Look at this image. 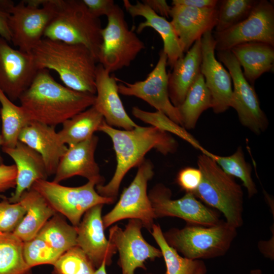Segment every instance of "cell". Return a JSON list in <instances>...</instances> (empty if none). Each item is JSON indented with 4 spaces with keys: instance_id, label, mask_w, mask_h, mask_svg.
Instances as JSON below:
<instances>
[{
    "instance_id": "obj_1",
    "label": "cell",
    "mask_w": 274,
    "mask_h": 274,
    "mask_svg": "<svg viewBox=\"0 0 274 274\" xmlns=\"http://www.w3.org/2000/svg\"><path fill=\"white\" fill-rule=\"evenodd\" d=\"M98 131L107 134L112 140L116 167L109 182L105 185H96L95 189L100 195L115 200L124 177L145 159L148 152L155 149L167 155L174 153L178 149V143L169 133L153 126L138 125L131 130H123L116 129L104 120Z\"/></svg>"
},
{
    "instance_id": "obj_2",
    "label": "cell",
    "mask_w": 274,
    "mask_h": 274,
    "mask_svg": "<svg viewBox=\"0 0 274 274\" xmlns=\"http://www.w3.org/2000/svg\"><path fill=\"white\" fill-rule=\"evenodd\" d=\"M19 100L31 121L55 127L93 106L95 95L63 86L41 69Z\"/></svg>"
},
{
    "instance_id": "obj_3",
    "label": "cell",
    "mask_w": 274,
    "mask_h": 274,
    "mask_svg": "<svg viewBox=\"0 0 274 274\" xmlns=\"http://www.w3.org/2000/svg\"><path fill=\"white\" fill-rule=\"evenodd\" d=\"M31 54L38 70H53L66 87L95 95L97 61L86 47L43 38Z\"/></svg>"
},
{
    "instance_id": "obj_4",
    "label": "cell",
    "mask_w": 274,
    "mask_h": 274,
    "mask_svg": "<svg viewBox=\"0 0 274 274\" xmlns=\"http://www.w3.org/2000/svg\"><path fill=\"white\" fill-rule=\"evenodd\" d=\"M197 165L202 178L194 195L209 207L221 212L230 226L236 229L242 226L244 193L241 186L204 154L198 156Z\"/></svg>"
},
{
    "instance_id": "obj_5",
    "label": "cell",
    "mask_w": 274,
    "mask_h": 274,
    "mask_svg": "<svg viewBox=\"0 0 274 274\" xmlns=\"http://www.w3.org/2000/svg\"><path fill=\"white\" fill-rule=\"evenodd\" d=\"M54 15L43 38L79 44L88 48L97 61L102 27L82 0H55Z\"/></svg>"
},
{
    "instance_id": "obj_6",
    "label": "cell",
    "mask_w": 274,
    "mask_h": 274,
    "mask_svg": "<svg viewBox=\"0 0 274 274\" xmlns=\"http://www.w3.org/2000/svg\"><path fill=\"white\" fill-rule=\"evenodd\" d=\"M236 234V229L222 220L213 226L187 223L163 233L169 245L183 257L200 260L224 255Z\"/></svg>"
},
{
    "instance_id": "obj_7",
    "label": "cell",
    "mask_w": 274,
    "mask_h": 274,
    "mask_svg": "<svg viewBox=\"0 0 274 274\" xmlns=\"http://www.w3.org/2000/svg\"><path fill=\"white\" fill-rule=\"evenodd\" d=\"M0 8L9 14L8 25L11 42L19 50L31 53L44 37L55 12V0H25L15 5L11 1H0Z\"/></svg>"
},
{
    "instance_id": "obj_8",
    "label": "cell",
    "mask_w": 274,
    "mask_h": 274,
    "mask_svg": "<svg viewBox=\"0 0 274 274\" xmlns=\"http://www.w3.org/2000/svg\"><path fill=\"white\" fill-rule=\"evenodd\" d=\"M107 17V24L101 31L97 62L111 73L129 66L145 45L134 30L129 28L124 12L118 5Z\"/></svg>"
},
{
    "instance_id": "obj_9",
    "label": "cell",
    "mask_w": 274,
    "mask_h": 274,
    "mask_svg": "<svg viewBox=\"0 0 274 274\" xmlns=\"http://www.w3.org/2000/svg\"><path fill=\"white\" fill-rule=\"evenodd\" d=\"M97 183L88 182L78 187H67L47 180L37 181L31 188L38 192L57 213L65 216L77 227L82 217L91 208L99 204H111L112 198L100 195L96 191Z\"/></svg>"
},
{
    "instance_id": "obj_10",
    "label": "cell",
    "mask_w": 274,
    "mask_h": 274,
    "mask_svg": "<svg viewBox=\"0 0 274 274\" xmlns=\"http://www.w3.org/2000/svg\"><path fill=\"white\" fill-rule=\"evenodd\" d=\"M138 167L135 177L123 189L116 204L102 217L105 229L120 220L134 219L151 232L156 218L147 193V185L154 175L153 165L145 159Z\"/></svg>"
},
{
    "instance_id": "obj_11",
    "label": "cell",
    "mask_w": 274,
    "mask_h": 274,
    "mask_svg": "<svg viewBox=\"0 0 274 274\" xmlns=\"http://www.w3.org/2000/svg\"><path fill=\"white\" fill-rule=\"evenodd\" d=\"M217 56L231 77L233 89L230 107L236 111L243 126L255 134H260L267 129L268 121L253 86L244 77L239 63L230 50L217 51Z\"/></svg>"
},
{
    "instance_id": "obj_12",
    "label": "cell",
    "mask_w": 274,
    "mask_h": 274,
    "mask_svg": "<svg viewBox=\"0 0 274 274\" xmlns=\"http://www.w3.org/2000/svg\"><path fill=\"white\" fill-rule=\"evenodd\" d=\"M217 51L230 50L248 42H262L274 46V6L267 0H258L244 20L221 32H214Z\"/></svg>"
},
{
    "instance_id": "obj_13",
    "label": "cell",
    "mask_w": 274,
    "mask_h": 274,
    "mask_svg": "<svg viewBox=\"0 0 274 274\" xmlns=\"http://www.w3.org/2000/svg\"><path fill=\"white\" fill-rule=\"evenodd\" d=\"M167 61V55L161 50L156 65L145 80L128 83L117 79L120 82L118 92L141 98L182 126L178 109L172 104L169 97Z\"/></svg>"
},
{
    "instance_id": "obj_14",
    "label": "cell",
    "mask_w": 274,
    "mask_h": 274,
    "mask_svg": "<svg viewBox=\"0 0 274 274\" xmlns=\"http://www.w3.org/2000/svg\"><path fill=\"white\" fill-rule=\"evenodd\" d=\"M155 218L175 217L188 224L213 226L221 220L218 213L199 200L193 194L186 193L181 198H172L170 190L158 184L148 194Z\"/></svg>"
},
{
    "instance_id": "obj_15",
    "label": "cell",
    "mask_w": 274,
    "mask_h": 274,
    "mask_svg": "<svg viewBox=\"0 0 274 274\" xmlns=\"http://www.w3.org/2000/svg\"><path fill=\"white\" fill-rule=\"evenodd\" d=\"M143 225L138 219H129L124 230L117 225L110 228L109 240L119 252V265L122 274H134L136 268L146 269L145 261L162 256L160 249L150 245L144 238Z\"/></svg>"
},
{
    "instance_id": "obj_16",
    "label": "cell",
    "mask_w": 274,
    "mask_h": 274,
    "mask_svg": "<svg viewBox=\"0 0 274 274\" xmlns=\"http://www.w3.org/2000/svg\"><path fill=\"white\" fill-rule=\"evenodd\" d=\"M38 70L31 53L14 49L0 37V88L11 101L19 99Z\"/></svg>"
},
{
    "instance_id": "obj_17",
    "label": "cell",
    "mask_w": 274,
    "mask_h": 274,
    "mask_svg": "<svg viewBox=\"0 0 274 274\" xmlns=\"http://www.w3.org/2000/svg\"><path fill=\"white\" fill-rule=\"evenodd\" d=\"M200 73L211 94L212 109L216 114L225 112L230 107L232 94V79L228 71L215 57L216 42L212 31L200 38Z\"/></svg>"
},
{
    "instance_id": "obj_18",
    "label": "cell",
    "mask_w": 274,
    "mask_h": 274,
    "mask_svg": "<svg viewBox=\"0 0 274 274\" xmlns=\"http://www.w3.org/2000/svg\"><path fill=\"white\" fill-rule=\"evenodd\" d=\"M103 205L97 204L89 209L77 226V246L96 268L104 261L106 265H110L117 252L115 247L105 236L101 217Z\"/></svg>"
},
{
    "instance_id": "obj_19",
    "label": "cell",
    "mask_w": 274,
    "mask_h": 274,
    "mask_svg": "<svg viewBox=\"0 0 274 274\" xmlns=\"http://www.w3.org/2000/svg\"><path fill=\"white\" fill-rule=\"evenodd\" d=\"M169 16L172 17L170 23L184 53L206 32L212 31L215 27L217 21L218 7L197 8L174 5L171 6Z\"/></svg>"
},
{
    "instance_id": "obj_20",
    "label": "cell",
    "mask_w": 274,
    "mask_h": 274,
    "mask_svg": "<svg viewBox=\"0 0 274 274\" xmlns=\"http://www.w3.org/2000/svg\"><path fill=\"white\" fill-rule=\"evenodd\" d=\"M98 142V138L94 134L83 142L69 146L59 161L53 182L59 183L80 176L95 181L97 185L104 184L105 179L94 158Z\"/></svg>"
},
{
    "instance_id": "obj_21",
    "label": "cell",
    "mask_w": 274,
    "mask_h": 274,
    "mask_svg": "<svg viewBox=\"0 0 274 274\" xmlns=\"http://www.w3.org/2000/svg\"><path fill=\"white\" fill-rule=\"evenodd\" d=\"M94 106L112 127L131 130L137 125L126 113L119 96L116 78L100 64L96 66Z\"/></svg>"
},
{
    "instance_id": "obj_22",
    "label": "cell",
    "mask_w": 274,
    "mask_h": 274,
    "mask_svg": "<svg viewBox=\"0 0 274 274\" xmlns=\"http://www.w3.org/2000/svg\"><path fill=\"white\" fill-rule=\"evenodd\" d=\"M19 141L41 155L48 176L55 174L59 161L67 149L55 127L35 121L22 130Z\"/></svg>"
},
{
    "instance_id": "obj_23",
    "label": "cell",
    "mask_w": 274,
    "mask_h": 274,
    "mask_svg": "<svg viewBox=\"0 0 274 274\" xmlns=\"http://www.w3.org/2000/svg\"><path fill=\"white\" fill-rule=\"evenodd\" d=\"M2 149L15 163L17 169L15 190L8 199L11 203H16L35 182L47 180L48 175L41 155L25 144L19 141L14 148Z\"/></svg>"
},
{
    "instance_id": "obj_24",
    "label": "cell",
    "mask_w": 274,
    "mask_h": 274,
    "mask_svg": "<svg viewBox=\"0 0 274 274\" xmlns=\"http://www.w3.org/2000/svg\"><path fill=\"white\" fill-rule=\"evenodd\" d=\"M123 2L125 10L132 17L142 16L145 19L139 24L136 28L138 33L151 27L160 36L163 43L162 50L167 57V65L172 68L176 62L183 57L184 53L170 22L157 14L142 2L137 1L135 4H132L128 0Z\"/></svg>"
},
{
    "instance_id": "obj_25",
    "label": "cell",
    "mask_w": 274,
    "mask_h": 274,
    "mask_svg": "<svg viewBox=\"0 0 274 274\" xmlns=\"http://www.w3.org/2000/svg\"><path fill=\"white\" fill-rule=\"evenodd\" d=\"M186 53L176 62L172 72L168 74L169 97L177 108L183 102L190 87L200 74V39L196 41Z\"/></svg>"
},
{
    "instance_id": "obj_26",
    "label": "cell",
    "mask_w": 274,
    "mask_h": 274,
    "mask_svg": "<svg viewBox=\"0 0 274 274\" xmlns=\"http://www.w3.org/2000/svg\"><path fill=\"white\" fill-rule=\"evenodd\" d=\"M18 202L26 213L12 233L23 242L36 237L46 222L58 213L32 188L22 194Z\"/></svg>"
},
{
    "instance_id": "obj_27",
    "label": "cell",
    "mask_w": 274,
    "mask_h": 274,
    "mask_svg": "<svg viewBox=\"0 0 274 274\" xmlns=\"http://www.w3.org/2000/svg\"><path fill=\"white\" fill-rule=\"evenodd\" d=\"M230 50L243 67L244 77L252 86L263 74L273 70L274 46L248 42L236 45Z\"/></svg>"
},
{
    "instance_id": "obj_28",
    "label": "cell",
    "mask_w": 274,
    "mask_h": 274,
    "mask_svg": "<svg viewBox=\"0 0 274 274\" xmlns=\"http://www.w3.org/2000/svg\"><path fill=\"white\" fill-rule=\"evenodd\" d=\"M104 121L101 114L92 106L64 122L58 133L65 145L72 146L91 138Z\"/></svg>"
},
{
    "instance_id": "obj_29",
    "label": "cell",
    "mask_w": 274,
    "mask_h": 274,
    "mask_svg": "<svg viewBox=\"0 0 274 274\" xmlns=\"http://www.w3.org/2000/svg\"><path fill=\"white\" fill-rule=\"evenodd\" d=\"M212 106L211 94L200 73L188 90L183 102L178 108L182 126L186 129H193L202 112L212 108Z\"/></svg>"
},
{
    "instance_id": "obj_30",
    "label": "cell",
    "mask_w": 274,
    "mask_h": 274,
    "mask_svg": "<svg viewBox=\"0 0 274 274\" xmlns=\"http://www.w3.org/2000/svg\"><path fill=\"white\" fill-rule=\"evenodd\" d=\"M0 113L2 126V148L15 147L22 130L31 120L20 106L15 105L0 88Z\"/></svg>"
},
{
    "instance_id": "obj_31",
    "label": "cell",
    "mask_w": 274,
    "mask_h": 274,
    "mask_svg": "<svg viewBox=\"0 0 274 274\" xmlns=\"http://www.w3.org/2000/svg\"><path fill=\"white\" fill-rule=\"evenodd\" d=\"M37 236L61 254L77 246V227L67 223L58 213L46 222Z\"/></svg>"
},
{
    "instance_id": "obj_32",
    "label": "cell",
    "mask_w": 274,
    "mask_h": 274,
    "mask_svg": "<svg viewBox=\"0 0 274 274\" xmlns=\"http://www.w3.org/2000/svg\"><path fill=\"white\" fill-rule=\"evenodd\" d=\"M201 153L214 160L225 173L239 179L247 189L249 198L257 194V189L252 177V167L246 161L241 147L233 154L226 156L214 154L205 149Z\"/></svg>"
},
{
    "instance_id": "obj_33",
    "label": "cell",
    "mask_w": 274,
    "mask_h": 274,
    "mask_svg": "<svg viewBox=\"0 0 274 274\" xmlns=\"http://www.w3.org/2000/svg\"><path fill=\"white\" fill-rule=\"evenodd\" d=\"M23 242L12 232L0 233V274H30L23 255Z\"/></svg>"
},
{
    "instance_id": "obj_34",
    "label": "cell",
    "mask_w": 274,
    "mask_h": 274,
    "mask_svg": "<svg viewBox=\"0 0 274 274\" xmlns=\"http://www.w3.org/2000/svg\"><path fill=\"white\" fill-rule=\"evenodd\" d=\"M151 234L159 246L166 266L164 274H194L200 260H191L180 256L166 241L158 224H154Z\"/></svg>"
},
{
    "instance_id": "obj_35",
    "label": "cell",
    "mask_w": 274,
    "mask_h": 274,
    "mask_svg": "<svg viewBox=\"0 0 274 274\" xmlns=\"http://www.w3.org/2000/svg\"><path fill=\"white\" fill-rule=\"evenodd\" d=\"M258 0H222L218 6L215 32H221L245 19Z\"/></svg>"
},
{
    "instance_id": "obj_36",
    "label": "cell",
    "mask_w": 274,
    "mask_h": 274,
    "mask_svg": "<svg viewBox=\"0 0 274 274\" xmlns=\"http://www.w3.org/2000/svg\"><path fill=\"white\" fill-rule=\"evenodd\" d=\"M132 114L135 117L145 123L177 135L201 152L204 149L186 129L159 111L151 112L143 110L138 107H133L132 108Z\"/></svg>"
},
{
    "instance_id": "obj_37",
    "label": "cell",
    "mask_w": 274,
    "mask_h": 274,
    "mask_svg": "<svg viewBox=\"0 0 274 274\" xmlns=\"http://www.w3.org/2000/svg\"><path fill=\"white\" fill-rule=\"evenodd\" d=\"M53 274H94L95 267L78 246L64 252L53 264Z\"/></svg>"
},
{
    "instance_id": "obj_38",
    "label": "cell",
    "mask_w": 274,
    "mask_h": 274,
    "mask_svg": "<svg viewBox=\"0 0 274 274\" xmlns=\"http://www.w3.org/2000/svg\"><path fill=\"white\" fill-rule=\"evenodd\" d=\"M61 254L37 236L23 242V257L30 268L41 264L53 265Z\"/></svg>"
},
{
    "instance_id": "obj_39",
    "label": "cell",
    "mask_w": 274,
    "mask_h": 274,
    "mask_svg": "<svg viewBox=\"0 0 274 274\" xmlns=\"http://www.w3.org/2000/svg\"><path fill=\"white\" fill-rule=\"evenodd\" d=\"M25 213L19 202L11 203L8 198L4 199L0 202V233L13 232Z\"/></svg>"
},
{
    "instance_id": "obj_40",
    "label": "cell",
    "mask_w": 274,
    "mask_h": 274,
    "mask_svg": "<svg viewBox=\"0 0 274 274\" xmlns=\"http://www.w3.org/2000/svg\"><path fill=\"white\" fill-rule=\"evenodd\" d=\"M201 178V173L198 168L186 167L179 172L176 181L186 193L193 194L200 184Z\"/></svg>"
},
{
    "instance_id": "obj_41",
    "label": "cell",
    "mask_w": 274,
    "mask_h": 274,
    "mask_svg": "<svg viewBox=\"0 0 274 274\" xmlns=\"http://www.w3.org/2000/svg\"><path fill=\"white\" fill-rule=\"evenodd\" d=\"M17 169L15 164L0 165V192L15 188Z\"/></svg>"
},
{
    "instance_id": "obj_42",
    "label": "cell",
    "mask_w": 274,
    "mask_h": 274,
    "mask_svg": "<svg viewBox=\"0 0 274 274\" xmlns=\"http://www.w3.org/2000/svg\"><path fill=\"white\" fill-rule=\"evenodd\" d=\"M90 13L99 18L111 12L115 5L113 0H82Z\"/></svg>"
},
{
    "instance_id": "obj_43",
    "label": "cell",
    "mask_w": 274,
    "mask_h": 274,
    "mask_svg": "<svg viewBox=\"0 0 274 274\" xmlns=\"http://www.w3.org/2000/svg\"><path fill=\"white\" fill-rule=\"evenodd\" d=\"M218 0H173L172 6L182 5L197 8H214L218 7Z\"/></svg>"
},
{
    "instance_id": "obj_44",
    "label": "cell",
    "mask_w": 274,
    "mask_h": 274,
    "mask_svg": "<svg viewBox=\"0 0 274 274\" xmlns=\"http://www.w3.org/2000/svg\"><path fill=\"white\" fill-rule=\"evenodd\" d=\"M142 2L160 16L165 18L170 15L171 6L165 0H143Z\"/></svg>"
},
{
    "instance_id": "obj_45",
    "label": "cell",
    "mask_w": 274,
    "mask_h": 274,
    "mask_svg": "<svg viewBox=\"0 0 274 274\" xmlns=\"http://www.w3.org/2000/svg\"><path fill=\"white\" fill-rule=\"evenodd\" d=\"M9 14L0 8V37L11 42V35L8 25Z\"/></svg>"
},
{
    "instance_id": "obj_46",
    "label": "cell",
    "mask_w": 274,
    "mask_h": 274,
    "mask_svg": "<svg viewBox=\"0 0 274 274\" xmlns=\"http://www.w3.org/2000/svg\"><path fill=\"white\" fill-rule=\"evenodd\" d=\"M207 271L204 262L201 260L194 274H206Z\"/></svg>"
},
{
    "instance_id": "obj_47",
    "label": "cell",
    "mask_w": 274,
    "mask_h": 274,
    "mask_svg": "<svg viewBox=\"0 0 274 274\" xmlns=\"http://www.w3.org/2000/svg\"><path fill=\"white\" fill-rule=\"evenodd\" d=\"M106 261H103L101 265L95 270L94 274H107L106 269Z\"/></svg>"
},
{
    "instance_id": "obj_48",
    "label": "cell",
    "mask_w": 274,
    "mask_h": 274,
    "mask_svg": "<svg viewBox=\"0 0 274 274\" xmlns=\"http://www.w3.org/2000/svg\"><path fill=\"white\" fill-rule=\"evenodd\" d=\"M250 274H262V271L259 269H255L251 270Z\"/></svg>"
},
{
    "instance_id": "obj_49",
    "label": "cell",
    "mask_w": 274,
    "mask_h": 274,
    "mask_svg": "<svg viewBox=\"0 0 274 274\" xmlns=\"http://www.w3.org/2000/svg\"><path fill=\"white\" fill-rule=\"evenodd\" d=\"M1 116V113H0ZM2 145L1 133L0 132V148ZM4 164V160L0 153V165Z\"/></svg>"
},
{
    "instance_id": "obj_50",
    "label": "cell",
    "mask_w": 274,
    "mask_h": 274,
    "mask_svg": "<svg viewBox=\"0 0 274 274\" xmlns=\"http://www.w3.org/2000/svg\"><path fill=\"white\" fill-rule=\"evenodd\" d=\"M149 274H151V273H149Z\"/></svg>"
}]
</instances>
